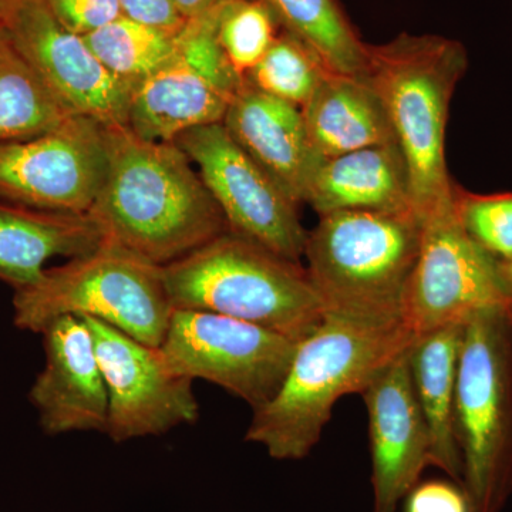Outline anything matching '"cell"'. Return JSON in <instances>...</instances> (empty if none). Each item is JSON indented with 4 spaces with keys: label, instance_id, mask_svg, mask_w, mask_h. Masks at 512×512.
<instances>
[{
    "label": "cell",
    "instance_id": "5",
    "mask_svg": "<svg viewBox=\"0 0 512 512\" xmlns=\"http://www.w3.org/2000/svg\"><path fill=\"white\" fill-rule=\"evenodd\" d=\"M423 220L414 211H340L308 231L303 258L325 315L403 322Z\"/></svg>",
    "mask_w": 512,
    "mask_h": 512
},
{
    "label": "cell",
    "instance_id": "25",
    "mask_svg": "<svg viewBox=\"0 0 512 512\" xmlns=\"http://www.w3.org/2000/svg\"><path fill=\"white\" fill-rule=\"evenodd\" d=\"M326 72L325 64L305 43L282 29L244 79L261 92L302 109Z\"/></svg>",
    "mask_w": 512,
    "mask_h": 512
},
{
    "label": "cell",
    "instance_id": "29",
    "mask_svg": "<svg viewBox=\"0 0 512 512\" xmlns=\"http://www.w3.org/2000/svg\"><path fill=\"white\" fill-rule=\"evenodd\" d=\"M404 512H471L463 487L454 481L417 483L404 498Z\"/></svg>",
    "mask_w": 512,
    "mask_h": 512
},
{
    "label": "cell",
    "instance_id": "17",
    "mask_svg": "<svg viewBox=\"0 0 512 512\" xmlns=\"http://www.w3.org/2000/svg\"><path fill=\"white\" fill-rule=\"evenodd\" d=\"M222 124L238 144L295 204L322 161L306 133L302 110L256 89L244 79Z\"/></svg>",
    "mask_w": 512,
    "mask_h": 512
},
{
    "label": "cell",
    "instance_id": "15",
    "mask_svg": "<svg viewBox=\"0 0 512 512\" xmlns=\"http://www.w3.org/2000/svg\"><path fill=\"white\" fill-rule=\"evenodd\" d=\"M360 396L369 414L373 512H399L431 466L429 429L414 393L409 349L380 370Z\"/></svg>",
    "mask_w": 512,
    "mask_h": 512
},
{
    "label": "cell",
    "instance_id": "23",
    "mask_svg": "<svg viewBox=\"0 0 512 512\" xmlns=\"http://www.w3.org/2000/svg\"><path fill=\"white\" fill-rule=\"evenodd\" d=\"M56 97L0 29V144L47 133L69 119Z\"/></svg>",
    "mask_w": 512,
    "mask_h": 512
},
{
    "label": "cell",
    "instance_id": "22",
    "mask_svg": "<svg viewBox=\"0 0 512 512\" xmlns=\"http://www.w3.org/2000/svg\"><path fill=\"white\" fill-rule=\"evenodd\" d=\"M282 29L298 37L330 72L363 76L367 47L338 0H265Z\"/></svg>",
    "mask_w": 512,
    "mask_h": 512
},
{
    "label": "cell",
    "instance_id": "10",
    "mask_svg": "<svg viewBox=\"0 0 512 512\" xmlns=\"http://www.w3.org/2000/svg\"><path fill=\"white\" fill-rule=\"evenodd\" d=\"M215 15L187 20L174 56L134 86L127 127L137 137L173 143L185 131L224 120L244 77L222 52Z\"/></svg>",
    "mask_w": 512,
    "mask_h": 512
},
{
    "label": "cell",
    "instance_id": "16",
    "mask_svg": "<svg viewBox=\"0 0 512 512\" xmlns=\"http://www.w3.org/2000/svg\"><path fill=\"white\" fill-rule=\"evenodd\" d=\"M40 335L45 367L29 392L40 427L49 436L83 431L106 434L109 396L86 320L63 316Z\"/></svg>",
    "mask_w": 512,
    "mask_h": 512
},
{
    "label": "cell",
    "instance_id": "26",
    "mask_svg": "<svg viewBox=\"0 0 512 512\" xmlns=\"http://www.w3.org/2000/svg\"><path fill=\"white\" fill-rule=\"evenodd\" d=\"M281 30V23L265 0H228L215 15L218 43L241 77L266 55Z\"/></svg>",
    "mask_w": 512,
    "mask_h": 512
},
{
    "label": "cell",
    "instance_id": "14",
    "mask_svg": "<svg viewBox=\"0 0 512 512\" xmlns=\"http://www.w3.org/2000/svg\"><path fill=\"white\" fill-rule=\"evenodd\" d=\"M3 30L70 114L106 127H127L134 86L111 74L83 36L64 28L45 0H22Z\"/></svg>",
    "mask_w": 512,
    "mask_h": 512
},
{
    "label": "cell",
    "instance_id": "12",
    "mask_svg": "<svg viewBox=\"0 0 512 512\" xmlns=\"http://www.w3.org/2000/svg\"><path fill=\"white\" fill-rule=\"evenodd\" d=\"M173 143L187 154L229 231L301 262L308 231L299 205L229 136L224 124L192 128Z\"/></svg>",
    "mask_w": 512,
    "mask_h": 512
},
{
    "label": "cell",
    "instance_id": "11",
    "mask_svg": "<svg viewBox=\"0 0 512 512\" xmlns=\"http://www.w3.org/2000/svg\"><path fill=\"white\" fill-rule=\"evenodd\" d=\"M110 164V127L70 116L59 127L0 144V200L89 214Z\"/></svg>",
    "mask_w": 512,
    "mask_h": 512
},
{
    "label": "cell",
    "instance_id": "31",
    "mask_svg": "<svg viewBox=\"0 0 512 512\" xmlns=\"http://www.w3.org/2000/svg\"><path fill=\"white\" fill-rule=\"evenodd\" d=\"M185 19H197L210 15L228 0H173Z\"/></svg>",
    "mask_w": 512,
    "mask_h": 512
},
{
    "label": "cell",
    "instance_id": "13",
    "mask_svg": "<svg viewBox=\"0 0 512 512\" xmlns=\"http://www.w3.org/2000/svg\"><path fill=\"white\" fill-rule=\"evenodd\" d=\"M83 319L92 332L106 382L110 440L126 443L161 436L198 420L194 382L174 373L160 348L138 342L99 319Z\"/></svg>",
    "mask_w": 512,
    "mask_h": 512
},
{
    "label": "cell",
    "instance_id": "2",
    "mask_svg": "<svg viewBox=\"0 0 512 512\" xmlns=\"http://www.w3.org/2000/svg\"><path fill=\"white\" fill-rule=\"evenodd\" d=\"M414 339L403 322L325 315L296 346L275 396L252 412L245 440L264 447L274 460H303L318 446L335 404L343 396L365 392Z\"/></svg>",
    "mask_w": 512,
    "mask_h": 512
},
{
    "label": "cell",
    "instance_id": "32",
    "mask_svg": "<svg viewBox=\"0 0 512 512\" xmlns=\"http://www.w3.org/2000/svg\"><path fill=\"white\" fill-rule=\"evenodd\" d=\"M22 0H0V29H5Z\"/></svg>",
    "mask_w": 512,
    "mask_h": 512
},
{
    "label": "cell",
    "instance_id": "8",
    "mask_svg": "<svg viewBox=\"0 0 512 512\" xmlns=\"http://www.w3.org/2000/svg\"><path fill=\"white\" fill-rule=\"evenodd\" d=\"M497 308H512L501 261L468 235L453 200L423 220L403 323L417 338Z\"/></svg>",
    "mask_w": 512,
    "mask_h": 512
},
{
    "label": "cell",
    "instance_id": "18",
    "mask_svg": "<svg viewBox=\"0 0 512 512\" xmlns=\"http://www.w3.org/2000/svg\"><path fill=\"white\" fill-rule=\"evenodd\" d=\"M305 204L319 217L340 211H414L409 170L397 144L372 146L322 161Z\"/></svg>",
    "mask_w": 512,
    "mask_h": 512
},
{
    "label": "cell",
    "instance_id": "28",
    "mask_svg": "<svg viewBox=\"0 0 512 512\" xmlns=\"http://www.w3.org/2000/svg\"><path fill=\"white\" fill-rule=\"evenodd\" d=\"M45 2L64 28L79 36L90 35L123 15L119 0H45Z\"/></svg>",
    "mask_w": 512,
    "mask_h": 512
},
{
    "label": "cell",
    "instance_id": "4",
    "mask_svg": "<svg viewBox=\"0 0 512 512\" xmlns=\"http://www.w3.org/2000/svg\"><path fill=\"white\" fill-rule=\"evenodd\" d=\"M163 279L173 309L220 313L295 343L325 318L301 262L229 229L163 266Z\"/></svg>",
    "mask_w": 512,
    "mask_h": 512
},
{
    "label": "cell",
    "instance_id": "33",
    "mask_svg": "<svg viewBox=\"0 0 512 512\" xmlns=\"http://www.w3.org/2000/svg\"><path fill=\"white\" fill-rule=\"evenodd\" d=\"M501 274H503L505 286H507L512 301V259L501 261Z\"/></svg>",
    "mask_w": 512,
    "mask_h": 512
},
{
    "label": "cell",
    "instance_id": "19",
    "mask_svg": "<svg viewBox=\"0 0 512 512\" xmlns=\"http://www.w3.org/2000/svg\"><path fill=\"white\" fill-rule=\"evenodd\" d=\"M104 241L89 214L36 210L0 200V281L35 284L50 259L89 254Z\"/></svg>",
    "mask_w": 512,
    "mask_h": 512
},
{
    "label": "cell",
    "instance_id": "9",
    "mask_svg": "<svg viewBox=\"0 0 512 512\" xmlns=\"http://www.w3.org/2000/svg\"><path fill=\"white\" fill-rule=\"evenodd\" d=\"M298 343L220 313L173 309L160 350L177 375L207 380L251 406L278 392Z\"/></svg>",
    "mask_w": 512,
    "mask_h": 512
},
{
    "label": "cell",
    "instance_id": "21",
    "mask_svg": "<svg viewBox=\"0 0 512 512\" xmlns=\"http://www.w3.org/2000/svg\"><path fill=\"white\" fill-rule=\"evenodd\" d=\"M464 325L446 326L417 336L409 348L414 393L430 436L431 466L454 483H463V457L457 437L458 359Z\"/></svg>",
    "mask_w": 512,
    "mask_h": 512
},
{
    "label": "cell",
    "instance_id": "3",
    "mask_svg": "<svg viewBox=\"0 0 512 512\" xmlns=\"http://www.w3.org/2000/svg\"><path fill=\"white\" fill-rule=\"evenodd\" d=\"M467 69L466 47L443 36L402 33L367 47L363 76L392 124L421 220L454 200L457 184L447 170L446 130L451 100Z\"/></svg>",
    "mask_w": 512,
    "mask_h": 512
},
{
    "label": "cell",
    "instance_id": "20",
    "mask_svg": "<svg viewBox=\"0 0 512 512\" xmlns=\"http://www.w3.org/2000/svg\"><path fill=\"white\" fill-rule=\"evenodd\" d=\"M301 110L320 161L362 148L397 144L382 101L365 76L328 70Z\"/></svg>",
    "mask_w": 512,
    "mask_h": 512
},
{
    "label": "cell",
    "instance_id": "7",
    "mask_svg": "<svg viewBox=\"0 0 512 512\" xmlns=\"http://www.w3.org/2000/svg\"><path fill=\"white\" fill-rule=\"evenodd\" d=\"M456 420L471 512L503 511L512 495V308L464 325Z\"/></svg>",
    "mask_w": 512,
    "mask_h": 512
},
{
    "label": "cell",
    "instance_id": "27",
    "mask_svg": "<svg viewBox=\"0 0 512 512\" xmlns=\"http://www.w3.org/2000/svg\"><path fill=\"white\" fill-rule=\"evenodd\" d=\"M454 202L471 238L500 261L512 259V192L474 194L456 185Z\"/></svg>",
    "mask_w": 512,
    "mask_h": 512
},
{
    "label": "cell",
    "instance_id": "30",
    "mask_svg": "<svg viewBox=\"0 0 512 512\" xmlns=\"http://www.w3.org/2000/svg\"><path fill=\"white\" fill-rule=\"evenodd\" d=\"M121 13L144 25L180 33L187 25L173 0H119Z\"/></svg>",
    "mask_w": 512,
    "mask_h": 512
},
{
    "label": "cell",
    "instance_id": "1",
    "mask_svg": "<svg viewBox=\"0 0 512 512\" xmlns=\"http://www.w3.org/2000/svg\"><path fill=\"white\" fill-rule=\"evenodd\" d=\"M104 238L158 266L173 264L228 231L224 214L175 143L110 127V164L89 211Z\"/></svg>",
    "mask_w": 512,
    "mask_h": 512
},
{
    "label": "cell",
    "instance_id": "24",
    "mask_svg": "<svg viewBox=\"0 0 512 512\" xmlns=\"http://www.w3.org/2000/svg\"><path fill=\"white\" fill-rule=\"evenodd\" d=\"M178 35L121 15L83 39L111 74L136 86L174 56Z\"/></svg>",
    "mask_w": 512,
    "mask_h": 512
},
{
    "label": "cell",
    "instance_id": "6",
    "mask_svg": "<svg viewBox=\"0 0 512 512\" xmlns=\"http://www.w3.org/2000/svg\"><path fill=\"white\" fill-rule=\"evenodd\" d=\"M173 306L163 266L104 238L89 254L46 268L35 284L16 289V328L40 333L63 316L99 319L128 336L160 348Z\"/></svg>",
    "mask_w": 512,
    "mask_h": 512
}]
</instances>
